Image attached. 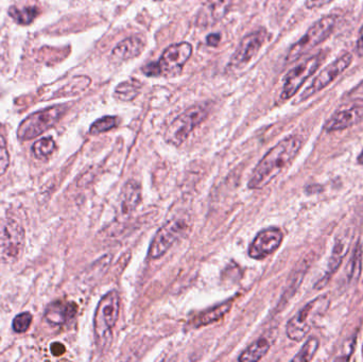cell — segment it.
<instances>
[{
	"label": "cell",
	"instance_id": "6da1fadb",
	"mask_svg": "<svg viewBox=\"0 0 363 362\" xmlns=\"http://www.w3.org/2000/svg\"><path fill=\"white\" fill-rule=\"evenodd\" d=\"M302 146V138L298 135L288 136L275 145L252 172L247 187L252 191H257L268 186L296 159Z\"/></svg>",
	"mask_w": 363,
	"mask_h": 362
},
{
	"label": "cell",
	"instance_id": "7a4b0ae2",
	"mask_svg": "<svg viewBox=\"0 0 363 362\" xmlns=\"http://www.w3.org/2000/svg\"><path fill=\"white\" fill-rule=\"evenodd\" d=\"M121 310V300L116 291L106 293L98 304L94 318L96 344L101 351H106L112 341L113 329L116 325Z\"/></svg>",
	"mask_w": 363,
	"mask_h": 362
},
{
	"label": "cell",
	"instance_id": "3957f363",
	"mask_svg": "<svg viewBox=\"0 0 363 362\" xmlns=\"http://www.w3.org/2000/svg\"><path fill=\"white\" fill-rule=\"evenodd\" d=\"M330 306L328 295H320L308 302L286 327L287 337L292 341H302L313 327L325 316Z\"/></svg>",
	"mask_w": 363,
	"mask_h": 362
},
{
	"label": "cell",
	"instance_id": "277c9868",
	"mask_svg": "<svg viewBox=\"0 0 363 362\" xmlns=\"http://www.w3.org/2000/svg\"><path fill=\"white\" fill-rule=\"evenodd\" d=\"M338 17L334 14H328L315 21L306 33L290 48L286 61L288 63L298 61L303 55L311 52L315 47L325 42L336 28Z\"/></svg>",
	"mask_w": 363,
	"mask_h": 362
},
{
	"label": "cell",
	"instance_id": "5b68a950",
	"mask_svg": "<svg viewBox=\"0 0 363 362\" xmlns=\"http://www.w3.org/2000/svg\"><path fill=\"white\" fill-rule=\"evenodd\" d=\"M25 231L17 221L4 219L0 222V261L16 263L25 248Z\"/></svg>",
	"mask_w": 363,
	"mask_h": 362
},
{
	"label": "cell",
	"instance_id": "8992f818",
	"mask_svg": "<svg viewBox=\"0 0 363 362\" xmlns=\"http://www.w3.org/2000/svg\"><path fill=\"white\" fill-rule=\"evenodd\" d=\"M64 112H65V106H55L33 113L19 125L17 136L21 140H29L38 137L40 134L53 127L63 116Z\"/></svg>",
	"mask_w": 363,
	"mask_h": 362
},
{
	"label": "cell",
	"instance_id": "52a82bcc",
	"mask_svg": "<svg viewBox=\"0 0 363 362\" xmlns=\"http://www.w3.org/2000/svg\"><path fill=\"white\" fill-rule=\"evenodd\" d=\"M324 59H325V52L319 51L317 55H311L308 59L301 62L296 67L292 68L286 76L281 99L285 101L294 97L300 91L303 84L319 69Z\"/></svg>",
	"mask_w": 363,
	"mask_h": 362
},
{
	"label": "cell",
	"instance_id": "ba28073f",
	"mask_svg": "<svg viewBox=\"0 0 363 362\" xmlns=\"http://www.w3.org/2000/svg\"><path fill=\"white\" fill-rule=\"evenodd\" d=\"M206 116V110L203 106H192L172 121L166 131V140L174 146H180Z\"/></svg>",
	"mask_w": 363,
	"mask_h": 362
},
{
	"label": "cell",
	"instance_id": "9c48e42d",
	"mask_svg": "<svg viewBox=\"0 0 363 362\" xmlns=\"http://www.w3.org/2000/svg\"><path fill=\"white\" fill-rule=\"evenodd\" d=\"M188 223L184 218H174L166 222L155 234L149 248L150 259H160L180 239L187 230Z\"/></svg>",
	"mask_w": 363,
	"mask_h": 362
},
{
	"label": "cell",
	"instance_id": "30bf717a",
	"mask_svg": "<svg viewBox=\"0 0 363 362\" xmlns=\"http://www.w3.org/2000/svg\"><path fill=\"white\" fill-rule=\"evenodd\" d=\"M353 55L350 52L343 53L341 57H337L334 62L326 66L311 83L308 87L303 91L300 101H305L313 96L317 95L320 91L325 89L328 85L336 81L350 66L353 63Z\"/></svg>",
	"mask_w": 363,
	"mask_h": 362
},
{
	"label": "cell",
	"instance_id": "8fae6325",
	"mask_svg": "<svg viewBox=\"0 0 363 362\" xmlns=\"http://www.w3.org/2000/svg\"><path fill=\"white\" fill-rule=\"evenodd\" d=\"M283 239V233L277 227L262 230L249 247L250 257L256 261H262L270 256L281 247Z\"/></svg>",
	"mask_w": 363,
	"mask_h": 362
},
{
	"label": "cell",
	"instance_id": "7c38bea8",
	"mask_svg": "<svg viewBox=\"0 0 363 362\" xmlns=\"http://www.w3.org/2000/svg\"><path fill=\"white\" fill-rule=\"evenodd\" d=\"M191 52V45L188 43H179L166 48L157 63L161 74L174 76L180 72Z\"/></svg>",
	"mask_w": 363,
	"mask_h": 362
},
{
	"label": "cell",
	"instance_id": "4fadbf2b",
	"mask_svg": "<svg viewBox=\"0 0 363 362\" xmlns=\"http://www.w3.org/2000/svg\"><path fill=\"white\" fill-rule=\"evenodd\" d=\"M266 36V32L264 30H260V31L247 34L245 38H243L240 44H239L238 48L236 49V52L230 59V67H242L243 65L249 63L255 57L262 45L264 44Z\"/></svg>",
	"mask_w": 363,
	"mask_h": 362
},
{
	"label": "cell",
	"instance_id": "5bb4252c",
	"mask_svg": "<svg viewBox=\"0 0 363 362\" xmlns=\"http://www.w3.org/2000/svg\"><path fill=\"white\" fill-rule=\"evenodd\" d=\"M352 235L347 233L341 234L340 236H337L336 242H335L334 249H333L332 256H330V261H328V268H326L325 273L323 278H320L319 282L315 284V289L324 288L330 282L332 276L336 273L337 270L340 268L345 255L349 252L350 244H351Z\"/></svg>",
	"mask_w": 363,
	"mask_h": 362
},
{
	"label": "cell",
	"instance_id": "9a60e30c",
	"mask_svg": "<svg viewBox=\"0 0 363 362\" xmlns=\"http://www.w3.org/2000/svg\"><path fill=\"white\" fill-rule=\"evenodd\" d=\"M363 119V106H356L345 110L336 111L324 125L325 131L337 132L349 129Z\"/></svg>",
	"mask_w": 363,
	"mask_h": 362
},
{
	"label": "cell",
	"instance_id": "2e32d148",
	"mask_svg": "<svg viewBox=\"0 0 363 362\" xmlns=\"http://www.w3.org/2000/svg\"><path fill=\"white\" fill-rule=\"evenodd\" d=\"M77 314V306L72 303L57 301L53 302L47 307L45 318L49 324L62 327L72 320Z\"/></svg>",
	"mask_w": 363,
	"mask_h": 362
},
{
	"label": "cell",
	"instance_id": "e0dca14e",
	"mask_svg": "<svg viewBox=\"0 0 363 362\" xmlns=\"http://www.w3.org/2000/svg\"><path fill=\"white\" fill-rule=\"evenodd\" d=\"M145 42L140 36H131L119 43L112 50V57L115 61H127L134 59L142 53Z\"/></svg>",
	"mask_w": 363,
	"mask_h": 362
},
{
	"label": "cell",
	"instance_id": "ac0fdd59",
	"mask_svg": "<svg viewBox=\"0 0 363 362\" xmlns=\"http://www.w3.org/2000/svg\"><path fill=\"white\" fill-rule=\"evenodd\" d=\"M142 201V189L136 181L125 183L121 191V208L123 215H131Z\"/></svg>",
	"mask_w": 363,
	"mask_h": 362
},
{
	"label": "cell",
	"instance_id": "d6986e66",
	"mask_svg": "<svg viewBox=\"0 0 363 362\" xmlns=\"http://www.w3.org/2000/svg\"><path fill=\"white\" fill-rule=\"evenodd\" d=\"M232 301H226L215 307L209 308L205 312H201L200 315L192 319L191 325L194 329H200V327H206V325L213 324L221 320L225 315L228 314L230 308H232Z\"/></svg>",
	"mask_w": 363,
	"mask_h": 362
},
{
	"label": "cell",
	"instance_id": "ffe728a7",
	"mask_svg": "<svg viewBox=\"0 0 363 362\" xmlns=\"http://www.w3.org/2000/svg\"><path fill=\"white\" fill-rule=\"evenodd\" d=\"M270 350V344L268 340L262 338V339L257 340L254 342L253 344L245 349L240 356L238 357L239 361H258L266 356L267 353Z\"/></svg>",
	"mask_w": 363,
	"mask_h": 362
},
{
	"label": "cell",
	"instance_id": "44dd1931",
	"mask_svg": "<svg viewBox=\"0 0 363 362\" xmlns=\"http://www.w3.org/2000/svg\"><path fill=\"white\" fill-rule=\"evenodd\" d=\"M142 89V83L136 79H130L121 83L115 91V97L121 101H131L135 99Z\"/></svg>",
	"mask_w": 363,
	"mask_h": 362
},
{
	"label": "cell",
	"instance_id": "7402d4cb",
	"mask_svg": "<svg viewBox=\"0 0 363 362\" xmlns=\"http://www.w3.org/2000/svg\"><path fill=\"white\" fill-rule=\"evenodd\" d=\"M10 16L19 25H29L38 15V8L35 6H27V8H12L9 11Z\"/></svg>",
	"mask_w": 363,
	"mask_h": 362
},
{
	"label": "cell",
	"instance_id": "603a6c76",
	"mask_svg": "<svg viewBox=\"0 0 363 362\" xmlns=\"http://www.w3.org/2000/svg\"><path fill=\"white\" fill-rule=\"evenodd\" d=\"M362 246L358 242L357 247L354 250L353 256H352L351 263L349 266V274L347 280L350 283H357L362 273Z\"/></svg>",
	"mask_w": 363,
	"mask_h": 362
},
{
	"label": "cell",
	"instance_id": "cb8c5ba5",
	"mask_svg": "<svg viewBox=\"0 0 363 362\" xmlns=\"http://www.w3.org/2000/svg\"><path fill=\"white\" fill-rule=\"evenodd\" d=\"M34 155L36 159H45L50 157L55 150V140L51 137H44L38 140L32 147Z\"/></svg>",
	"mask_w": 363,
	"mask_h": 362
},
{
	"label": "cell",
	"instance_id": "d4e9b609",
	"mask_svg": "<svg viewBox=\"0 0 363 362\" xmlns=\"http://www.w3.org/2000/svg\"><path fill=\"white\" fill-rule=\"evenodd\" d=\"M319 340H318L317 338H309V339L305 342L303 348L301 349L300 352L292 359V361L307 362L313 361L318 349H319Z\"/></svg>",
	"mask_w": 363,
	"mask_h": 362
},
{
	"label": "cell",
	"instance_id": "484cf974",
	"mask_svg": "<svg viewBox=\"0 0 363 362\" xmlns=\"http://www.w3.org/2000/svg\"><path fill=\"white\" fill-rule=\"evenodd\" d=\"M118 123V119L114 116H106L102 118L98 119L95 123L91 125L89 133L93 135H97V134L104 133V132L110 131V130L114 129Z\"/></svg>",
	"mask_w": 363,
	"mask_h": 362
},
{
	"label": "cell",
	"instance_id": "4316f807",
	"mask_svg": "<svg viewBox=\"0 0 363 362\" xmlns=\"http://www.w3.org/2000/svg\"><path fill=\"white\" fill-rule=\"evenodd\" d=\"M31 323L32 315L29 312H23V314L15 317L14 320H13V329L18 334L25 333L29 329Z\"/></svg>",
	"mask_w": 363,
	"mask_h": 362
},
{
	"label": "cell",
	"instance_id": "83f0119b",
	"mask_svg": "<svg viewBox=\"0 0 363 362\" xmlns=\"http://www.w3.org/2000/svg\"><path fill=\"white\" fill-rule=\"evenodd\" d=\"M9 164H10V157H9L8 147H6V140L0 135V176L6 174Z\"/></svg>",
	"mask_w": 363,
	"mask_h": 362
},
{
	"label": "cell",
	"instance_id": "f1b7e54d",
	"mask_svg": "<svg viewBox=\"0 0 363 362\" xmlns=\"http://www.w3.org/2000/svg\"><path fill=\"white\" fill-rule=\"evenodd\" d=\"M343 99L347 100V102L363 104V80L353 87L349 93L345 94Z\"/></svg>",
	"mask_w": 363,
	"mask_h": 362
},
{
	"label": "cell",
	"instance_id": "f546056e",
	"mask_svg": "<svg viewBox=\"0 0 363 362\" xmlns=\"http://www.w3.org/2000/svg\"><path fill=\"white\" fill-rule=\"evenodd\" d=\"M335 0H306L305 6L308 10H315V9L321 8V6H326V4H332Z\"/></svg>",
	"mask_w": 363,
	"mask_h": 362
},
{
	"label": "cell",
	"instance_id": "4dcf8cb0",
	"mask_svg": "<svg viewBox=\"0 0 363 362\" xmlns=\"http://www.w3.org/2000/svg\"><path fill=\"white\" fill-rule=\"evenodd\" d=\"M144 72L147 76H160L161 74L157 63L149 64L148 66L144 68Z\"/></svg>",
	"mask_w": 363,
	"mask_h": 362
},
{
	"label": "cell",
	"instance_id": "1f68e13d",
	"mask_svg": "<svg viewBox=\"0 0 363 362\" xmlns=\"http://www.w3.org/2000/svg\"><path fill=\"white\" fill-rule=\"evenodd\" d=\"M355 50L358 57H363V25L359 30V35H358L357 43H356Z\"/></svg>",
	"mask_w": 363,
	"mask_h": 362
},
{
	"label": "cell",
	"instance_id": "d6a6232c",
	"mask_svg": "<svg viewBox=\"0 0 363 362\" xmlns=\"http://www.w3.org/2000/svg\"><path fill=\"white\" fill-rule=\"evenodd\" d=\"M51 353H52L53 356H61L65 353V346L62 344H52L51 346Z\"/></svg>",
	"mask_w": 363,
	"mask_h": 362
},
{
	"label": "cell",
	"instance_id": "836d02e7",
	"mask_svg": "<svg viewBox=\"0 0 363 362\" xmlns=\"http://www.w3.org/2000/svg\"><path fill=\"white\" fill-rule=\"evenodd\" d=\"M206 40L209 46H216L220 42V35L219 34H211L207 36Z\"/></svg>",
	"mask_w": 363,
	"mask_h": 362
},
{
	"label": "cell",
	"instance_id": "e575fe53",
	"mask_svg": "<svg viewBox=\"0 0 363 362\" xmlns=\"http://www.w3.org/2000/svg\"><path fill=\"white\" fill-rule=\"evenodd\" d=\"M358 163H359L360 165H363V150L362 153H360L359 157H358Z\"/></svg>",
	"mask_w": 363,
	"mask_h": 362
}]
</instances>
